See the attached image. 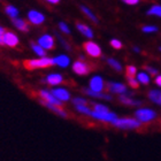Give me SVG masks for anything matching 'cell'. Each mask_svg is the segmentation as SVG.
I'll use <instances>...</instances> for the list:
<instances>
[{
    "mask_svg": "<svg viewBox=\"0 0 161 161\" xmlns=\"http://www.w3.org/2000/svg\"><path fill=\"white\" fill-rule=\"evenodd\" d=\"M108 64H109L111 67H113L115 70H118V71H121V69H122L120 62H118L115 59H108Z\"/></svg>",
    "mask_w": 161,
    "mask_h": 161,
    "instance_id": "28",
    "label": "cell"
},
{
    "mask_svg": "<svg viewBox=\"0 0 161 161\" xmlns=\"http://www.w3.org/2000/svg\"><path fill=\"white\" fill-rule=\"evenodd\" d=\"M73 103L76 106H86L87 105V101L85 99H83V98H75L74 100H73Z\"/></svg>",
    "mask_w": 161,
    "mask_h": 161,
    "instance_id": "31",
    "label": "cell"
},
{
    "mask_svg": "<svg viewBox=\"0 0 161 161\" xmlns=\"http://www.w3.org/2000/svg\"><path fill=\"white\" fill-rule=\"evenodd\" d=\"M28 19H29V21H30L31 23L36 24V25L42 24L45 21V16L40 12H37V10H30L28 13Z\"/></svg>",
    "mask_w": 161,
    "mask_h": 161,
    "instance_id": "9",
    "label": "cell"
},
{
    "mask_svg": "<svg viewBox=\"0 0 161 161\" xmlns=\"http://www.w3.org/2000/svg\"><path fill=\"white\" fill-rule=\"evenodd\" d=\"M59 28H60V30L62 31V32H64V34H69V32H70L68 25L64 23V22H60V23H59Z\"/></svg>",
    "mask_w": 161,
    "mask_h": 161,
    "instance_id": "33",
    "label": "cell"
},
{
    "mask_svg": "<svg viewBox=\"0 0 161 161\" xmlns=\"http://www.w3.org/2000/svg\"><path fill=\"white\" fill-rule=\"evenodd\" d=\"M50 3H59V0H48Z\"/></svg>",
    "mask_w": 161,
    "mask_h": 161,
    "instance_id": "40",
    "label": "cell"
},
{
    "mask_svg": "<svg viewBox=\"0 0 161 161\" xmlns=\"http://www.w3.org/2000/svg\"><path fill=\"white\" fill-rule=\"evenodd\" d=\"M111 45L114 48H116V50H120L121 47H122V43H121L120 40H118V39H112L111 40Z\"/></svg>",
    "mask_w": 161,
    "mask_h": 161,
    "instance_id": "34",
    "label": "cell"
},
{
    "mask_svg": "<svg viewBox=\"0 0 161 161\" xmlns=\"http://www.w3.org/2000/svg\"><path fill=\"white\" fill-rule=\"evenodd\" d=\"M134 50H135V52H139V48H138V47H135Z\"/></svg>",
    "mask_w": 161,
    "mask_h": 161,
    "instance_id": "41",
    "label": "cell"
},
{
    "mask_svg": "<svg viewBox=\"0 0 161 161\" xmlns=\"http://www.w3.org/2000/svg\"><path fill=\"white\" fill-rule=\"evenodd\" d=\"M90 90L97 93H101V91L104 90V80L100 76H94L90 80Z\"/></svg>",
    "mask_w": 161,
    "mask_h": 161,
    "instance_id": "6",
    "label": "cell"
},
{
    "mask_svg": "<svg viewBox=\"0 0 161 161\" xmlns=\"http://www.w3.org/2000/svg\"><path fill=\"white\" fill-rule=\"evenodd\" d=\"M39 94H40V97L43 98V101H45V103H47V104L53 105V106H58V107H61V106H62V103L58 100L57 98L54 97L51 92H48V91L42 90L39 92Z\"/></svg>",
    "mask_w": 161,
    "mask_h": 161,
    "instance_id": "4",
    "label": "cell"
},
{
    "mask_svg": "<svg viewBox=\"0 0 161 161\" xmlns=\"http://www.w3.org/2000/svg\"><path fill=\"white\" fill-rule=\"evenodd\" d=\"M3 35H5V29L0 27V45H3Z\"/></svg>",
    "mask_w": 161,
    "mask_h": 161,
    "instance_id": "37",
    "label": "cell"
},
{
    "mask_svg": "<svg viewBox=\"0 0 161 161\" xmlns=\"http://www.w3.org/2000/svg\"><path fill=\"white\" fill-rule=\"evenodd\" d=\"M155 84H157L158 86H161V75H159L158 77L155 78Z\"/></svg>",
    "mask_w": 161,
    "mask_h": 161,
    "instance_id": "39",
    "label": "cell"
},
{
    "mask_svg": "<svg viewBox=\"0 0 161 161\" xmlns=\"http://www.w3.org/2000/svg\"><path fill=\"white\" fill-rule=\"evenodd\" d=\"M14 22V25L21 31H24V32H27L29 30V27H28L27 22H24L23 20H21V19H14L13 20Z\"/></svg>",
    "mask_w": 161,
    "mask_h": 161,
    "instance_id": "18",
    "label": "cell"
},
{
    "mask_svg": "<svg viewBox=\"0 0 161 161\" xmlns=\"http://www.w3.org/2000/svg\"><path fill=\"white\" fill-rule=\"evenodd\" d=\"M143 31L146 34H151V32L158 31V28L154 27V25H145V27H143Z\"/></svg>",
    "mask_w": 161,
    "mask_h": 161,
    "instance_id": "32",
    "label": "cell"
},
{
    "mask_svg": "<svg viewBox=\"0 0 161 161\" xmlns=\"http://www.w3.org/2000/svg\"><path fill=\"white\" fill-rule=\"evenodd\" d=\"M54 64H58L62 68H66L69 64V58L67 55H59V57L54 58Z\"/></svg>",
    "mask_w": 161,
    "mask_h": 161,
    "instance_id": "16",
    "label": "cell"
},
{
    "mask_svg": "<svg viewBox=\"0 0 161 161\" xmlns=\"http://www.w3.org/2000/svg\"><path fill=\"white\" fill-rule=\"evenodd\" d=\"M73 70L78 75H87L90 71V67L86 64H84L83 61H76L73 64Z\"/></svg>",
    "mask_w": 161,
    "mask_h": 161,
    "instance_id": "11",
    "label": "cell"
},
{
    "mask_svg": "<svg viewBox=\"0 0 161 161\" xmlns=\"http://www.w3.org/2000/svg\"><path fill=\"white\" fill-rule=\"evenodd\" d=\"M84 50L86 51V53L90 57L93 58H98L101 54L100 47L98 46L96 43H93V42H86V43L84 44Z\"/></svg>",
    "mask_w": 161,
    "mask_h": 161,
    "instance_id": "5",
    "label": "cell"
},
{
    "mask_svg": "<svg viewBox=\"0 0 161 161\" xmlns=\"http://www.w3.org/2000/svg\"><path fill=\"white\" fill-rule=\"evenodd\" d=\"M145 69H146V70H147L151 75H157V74H158V70H157V69H154V68H152V67H148V66H147V67H145Z\"/></svg>",
    "mask_w": 161,
    "mask_h": 161,
    "instance_id": "36",
    "label": "cell"
},
{
    "mask_svg": "<svg viewBox=\"0 0 161 161\" xmlns=\"http://www.w3.org/2000/svg\"><path fill=\"white\" fill-rule=\"evenodd\" d=\"M84 92H85L87 96H92V97H96V98H101V99H106V100H111V99H112L111 96H107V94H103V93H97V92H93V91H91L90 89H84Z\"/></svg>",
    "mask_w": 161,
    "mask_h": 161,
    "instance_id": "20",
    "label": "cell"
},
{
    "mask_svg": "<svg viewBox=\"0 0 161 161\" xmlns=\"http://www.w3.org/2000/svg\"><path fill=\"white\" fill-rule=\"evenodd\" d=\"M93 112L103 114V113H108V112H109V109H108V108L106 107V106H104V105L94 104V106H93Z\"/></svg>",
    "mask_w": 161,
    "mask_h": 161,
    "instance_id": "26",
    "label": "cell"
},
{
    "mask_svg": "<svg viewBox=\"0 0 161 161\" xmlns=\"http://www.w3.org/2000/svg\"><path fill=\"white\" fill-rule=\"evenodd\" d=\"M148 15H155V16L161 17V6L160 5H154L147 10Z\"/></svg>",
    "mask_w": 161,
    "mask_h": 161,
    "instance_id": "24",
    "label": "cell"
},
{
    "mask_svg": "<svg viewBox=\"0 0 161 161\" xmlns=\"http://www.w3.org/2000/svg\"><path fill=\"white\" fill-rule=\"evenodd\" d=\"M62 80L64 78L60 74H51L46 77V82L50 85H58V84L62 83Z\"/></svg>",
    "mask_w": 161,
    "mask_h": 161,
    "instance_id": "15",
    "label": "cell"
},
{
    "mask_svg": "<svg viewBox=\"0 0 161 161\" xmlns=\"http://www.w3.org/2000/svg\"><path fill=\"white\" fill-rule=\"evenodd\" d=\"M148 98L152 101H154L157 104L161 105V92L158 90H151L148 92Z\"/></svg>",
    "mask_w": 161,
    "mask_h": 161,
    "instance_id": "19",
    "label": "cell"
},
{
    "mask_svg": "<svg viewBox=\"0 0 161 161\" xmlns=\"http://www.w3.org/2000/svg\"><path fill=\"white\" fill-rule=\"evenodd\" d=\"M3 40V45H7V46L9 47H15L19 44V38L13 32H5Z\"/></svg>",
    "mask_w": 161,
    "mask_h": 161,
    "instance_id": "10",
    "label": "cell"
},
{
    "mask_svg": "<svg viewBox=\"0 0 161 161\" xmlns=\"http://www.w3.org/2000/svg\"><path fill=\"white\" fill-rule=\"evenodd\" d=\"M24 67L32 70V69H38V68H48L54 64V60L52 58H42V59H34V60H25L23 62Z\"/></svg>",
    "mask_w": 161,
    "mask_h": 161,
    "instance_id": "1",
    "label": "cell"
},
{
    "mask_svg": "<svg viewBox=\"0 0 161 161\" xmlns=\"http://www.w3.org/2000/svg\"><path fill=\"white\" fill-rule=\"evenodd\" d=\"M51 93L53 94L54 97L57 98L59 101H67L69 100V98H70V94L68 92L66 89H53Z\"/></svg>",
    "mask_w": 161,
    "mask_h": 161,
    "instance_id": "12",
    "label": "cell"
},
{
    "mask_svg": "<svg viewBox=\"0 0 161 161\" xmlns=\"http://www.w3.org/2000/svg\"><path fill=\"white\" fill-rule=\"evenodd\" d=\"M76 109L80 112V114L91 115V109L90 108H87L86 106H76Z\"/></svg>",
    "mask_w": 161,
    "mask_h": 161,
    "instance_id": "30",
    "label": "cell"
},
{
    "mask_svg": "<svg viewBox=\"0 0 161 161\" xmlns=\"http://www.w3.org/2000/svg\"><path fill=\"white\" fill-rule=\"evenodd\" d=\"M76 28H77V30L80 31V34H83L85 37L90 38V39L93 38V32H92V30L87 25H85L83 23H77L76 24Z\"/></svg>",
    "mask_w": 161,
    "mask_h": 161,
    "instance_id": "14",
    "label": "cell"
},
{
    "mask_svg": "<svg viewBox=\"0 0 161 161\" xmlns=\"http://www.w3.org/2000/svg\"><path fill=\"white\" fill-rule=\"evenodd\" d=\"M160 51H161V47H160Z\"/></svg>",
    "mask_w": 161,
    "mask_h": 161,
    "instance_id": "42",
    "label": "cell"
},
{
    "mask_svg": "<svg viewBox=\"0 0 161 161\" xmlns=\"http://www.w3.org/2000/svg\"><path fill=\"white\" fill-rule=\"evenodd\" d=\"M128 83H129L130 86L136 87V89L139 86V83H138V80H136V78H129V80H128Z\"/></svg>",
    "mask_w": 161,
    "mask_h": 161,
    "instance_id": "35",
    "label": "cell"
},
{
    "mask_svg": "<svg viewBox=\"0 0 161 161\" xmlns=\"http://www.w3.org/2000/svg\"><path fill=\"white\" fill-rule=\"evenodd\" d=\"M135 116L138 122H148L155 118V112L148 109V108H142V109L136 111Z\"/></svg>",
    "mask_w": 161,
    "mask_h": 161,
    "instance_id": "3",
    "label": "cell"
},
{
    "mask_svg": "<svg viewBox=\"0 0 161 161\" xmlns=\"http://www.w3.org/2000/svg\"><path fill=\"white\" fill-rule=\"evenodd\" d=\"M123 3H127V5H137L138 0H124Z\"/></svg>",
    "mask_w": 161,
    "mask_h": 161,
    "instance_id": "38",
    "label": "cell"
},
{
    "mask_svg": "<svg viewBox=\"0 0 161 161\" xmlns=\"http://www.w3.org/2000/svg\"><path fill=\"white\" fill-rule=\"evenodd\" d=\"M112 123L114 124L115 127L120 128V129H136V128L141 127V122H138L136 119H130V118L116 119Z\"/></svg>",
    "mask_w": 161,
    "mask_h": 161,
    "instance_id": "2",
    "label": "cell"
},
{
    "mask_svg": "<svg viewBox=\"0 0 161 161\" xmlns=\"http://www.w3.org/2000/svg\"><path fill=\"white\" fill-rule=\"evenodd\" d=\"M120 101L121 103H123L124 105H130V106H138V105H141V101H137V100H134V99H131V98L127 97V96H120Z\"/></svg>",
    "mask_w": 161,
    "mask_h": 161,
    "instance_id": "21",
    "label": "cell"
},
{
    "mask_svg": "<svg viewBox=\"0 0 161 161\" xmlns=\"http://www.w3.org/2000/svg\"><path fill=\"white\" fill-rule=\"evenodd\" d=\"M6 13H7V15H9L12 19H16L17 17V15H19V10H17V8L16 7H14V6H12V5H8V6L6 7Z\"/></svg>",
    "mask_w": 161,
    "mask_h": 161,
    "instance_id": "22",
    "label": "cell"
},
{
    "mask_svg": "<svg viewBox=\"0 0 161 161\" xmlns=\"http://www.w3.org/2000/svg\"><path fill=\"white\" fill-rule=\"evenodd\" d=\"M38 45L43 50H52L54 47V40L53 37L50 35H44L38 39Z\"/></svg>",
    "mask_w": 161,
    "mask_h": 161,
    "instance_id": "7",
    "label": "cell"
},
{
    "mask_svg": "<svg viewBox=\"0 0 161 161\" xmlns=\"http://www.w3.org/2000/svg\"><path fill=\"white\" fill-rule=\"evenodd\" d=\"M107 89L111 92H113V93H118V94H123L127 92V87L124 86L123 84L114 83V82H108Z\"/></svg>",
    "mask_w": 161,
    "mask_h": 161,
    "instance_id": "13",
    "label": "cell"
},
{
    "mask_svg": "<svg viewBox=\"0 0 161 161\" xmlns=\"http://www.w3.org/2000/svg\"><path fill=\"white\" fill-rule=\"evenodd\" d=\"M125 73H127V76L129 78H134V76L136 75V73H137V68L134 67V66H128Z\"/></svg>",
    "mask_w": 161,
    "mask_h": 161,
    "instance_id": "29",
    "label": "cell"
},
{
    "mask_svg": "<svg viewBox=\"0 0 161 161\" xmlns=\"http://www.w3.org/2000/svg\"><path fill=\"white\" fill-rule=\"evenodd\" d=\"M80 9H82V12H83V13L85 14V15H86V16L89 17V19H90L91 21H93L94 23H98V19L96 17V15H94V14L92 13V12H91V10L89 9V8H87V7L80 6Z\"/></svg>",
    "mask_w": 161,
    "mask_h": 161,
    "instance_id": "23",
    "label": "cell"
},
{
    "mask_svg": "<svg viewBox=\"0 0 161 161\" xmlns=\"http://www.w3.org/2000/svg\"><path fill=\"white\" fill-rule=\"evenodd\" d=\"M138 83L141 82L142 84H148L150 83V77H148V75L147 74H145V73H139L138 74Z\"/></svg>",
    "mask_w": 161,
    "mask_h": 161,
    "instance_id": "27",
    "label": "cell"
},
{
    "mask_svg": "<svg viewBox=\"0 0 161 161\" xmlns=\"http://www.w3.org/2000/svg\"><path fill=\"white\" fill-rule=\"evenodd\" d=\"M31 47H32L34 52L37 54V55H39V57H42V58H45V54H46V52H45V50H43V48H42L38 44L31 43Z\"/></svg>",
    "mask_w": 161,
    "mask_h": 161,
    "instance_id": "25",
    "label": "cell"
},
{
    "mask_svg": "<svg viewBox=\"0 0 161 161\" xmlns=\"http://www.w3.org/2000/svg\"><path fill=\"white\" fill-rule=\"evenodd\" d=\"M91 116L94 119H98L100 121H105V122H113V121L116 120V114L113 113V112H108V113H96V112H91Z\"/></svg>",
    "mask_w": 161,
    "mask_h": 161,
    "instance_id": "8",
    "label": "cell"
},
{
    "mask_svg": "<svg viewBox=\"0 0 161 161\" xmlns=\"http://www.w3.org/2000/svg\"><path fill=\"white\" fill-rule=\"evenodd\" d=\"M42 104L44 105V106H46L47 108H50L51 111H53L54 113H57V114L61 115V116H64V118H66L67 116V114H66V112L62 109L61 107H58V106H53V105H50V104H47V103H45V101H40Z\"/></svg>",
    "mask_w": 161,
    "mask_h": 161,
    "instance_id": "17",
    "label": "cell"
}]
</instances>
